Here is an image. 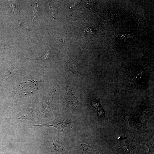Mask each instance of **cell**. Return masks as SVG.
<instances>
[{
    "label": "cell",
    "mask_w": 154,
    "mask_h": 154,
    "mask_svg": "<svg viewBox=\"0 0 154 154\" xmlns=\"http://www.w3.org/2000/svg\"><path fill=\"white\" fill-rule=\"evenodd\" d=\"M75 123L74 122L70 121L67 119L64 118H58L48 123L40 125H32V126H45L47 128L50 126L53 127L60 131H64V129L68 124Z\"/></svg>",
    "instance_id": "obj_1"
},
{
    "label": "cell",
    "mask_w": 154,
    "mask_h": 154,
    "mask_svg": "<svg viewBox=\"0 0 154 154\" xmlns=\"http://www.w3.org/2000/svg\"><path fill=\"white\" fill-rule=\"evenodd\" d=\"M94 145L85 141L79 143L72 149L70 154H91Z\"/></svg>",
    "instance_id": "obj_2"
},
{
    "label": "cell",
    "mask_w": 154,
    "mask_h": 154,
    "mask_svg": "<svg viewBox=\"0 0 154 154\" xmlns=\"http://www.w3.org/2000/svg\"><path fill=\"white\" fill-rule=\"evenodd\" d=\"M66 90L63 100L66 102L68 106L77 108L79 107V102L74 95L68 84L66 81Z\"/></svg>",
    "instance_id": "obj_3"
},
{
    "label": "cell",
    "mask_w": 154,
    "mask_h": 154,
    "mask_svg": "<svg viewBox=\"0 0 154 154\" xmlns=\"http://www.w3.org/2000/svg\"><path fill=\"white\" fill-rule=\"evenodd\" d=\"M66 70L72 73L80 75V66L77 62L73 58L66 62Z\"/></svg>",
    "instance_id": "obj_4"
},
{
    "label": "cell",
    "mask_w": 154,
    "mask_h": 154,
    "mask_svg": "<svg viewBox=\"0 0 154 154\" xmlns=\"http://www.w3.org/2000/svg\"><path fill=\"white\" fill-rule=\"evenodd\" d=\"M56 91V88H55L50 93L45 99L43 104L44 108L48 110L52 106L54 101V96Z\"/></svg>",
    "instance_id": "obj_5"
},
{
    "label": "cell",
    "mask_w": 154,
    "mask_h": 154,
    "mask_svg": "<svg viewBox=\"0 0 154 154\" xmlns=\"http://www.w3.org/2000/svg\"><path fill=\"white\" fill-rule=\"evenodd\" d=\"M98 121L99 123L101 124L103 119L106 120L108 121V118H107L105 115V112L103 109H99L98 110L97 112Z\"/></svg>",
    "instance_id": "obj_6"
},
{
    "label": "cell",
    "mask_w": 154,
    "mask_h": 154,
    "mask_svg": "<svg viewBox=\"0 0 154 154\" xmlns=\"http://www.w3.org/2000/svg\"><path fill=\"white\" fill-rule=\"evenodd\" d=\"M134 139L138 141L140 143L143 145L147 146L149 149V152L148 154H152L153 153L154 151V138L151 141L144 143L141 142L135 138H134Z\"/></svg>",
    "instance_id": "obj_7"
},
{
    "label": "cell",
    "mask_w": 154,
    "mask_h": 154,
    "mask_svg": "<svg viewBox=\"0 0 154 154\" xmlns=\"http://www.w3.org/2000/svg\"><path fill=\"white\" fill-rule=\"evenodd\" d=\"M91 104L92 106L96 109L100 108L101 105L100 102L95 99H92L91 100Z\"/></svg>",
    "instance_id": "obj_8"
},
{
    "label": "cell",
    "mask_w": 154,
    "mask_h": 154,
    "mask_svg": "<svg viewBox=\"0 0 154 154\" xmlns=\"http://www.w3.org/2000/svg\"><path fill=\"white\" fill-rule=\"evenodd\" d=\"M50 55V51L49 50H47L46 53L44 55L39 58L37 59H32L29 58H27L30 59L32 60H47L49 57Z\"/></svg>",
    "instance_id": "obj_9"
},
{
    "label": "cell",
    "mask_w": 154,
    "mask_h": 154,
    "mask_svg": "<svg viewBox=\"0 0 154 154\" xmlns=\"http://www.w3.org/2000/svg\"><path fill=\"white\" fill-rule=\"evenodd\" d=\"M84 32H88L91 34H96V30L92 27L86 26L84 28Z\"/></svg>",
    "instance_id": "obj_10"
},
{
    "label": "cell",
    "mask_w": 154,
    "mask_h": 154,
    "mask_svg": "<svg viewBox=\"0 0 154 154\" xmlns=\"http://www.w3.org/2000/svg\"><path fill=\"white\" fill-rule=\"evenodd\" d=\"M93 154H105L103 152L100 145L97 146L94 149Z\"/></svg>",
    "instance_id": "obj_11"
},
{
    "label": "cell",
    "mask_w": 154,
    "mask_h": 154,
    "mask_svg": "<svg viewBox=\"0 0 154 154\" xmlns=\"http://www.w3.org/2000/svg\"><path fill=\"white\" fill-rule=\"evenodd\" d=\"M9 1L11 9L14 13H15L17 9V5L15 3V1Z\"/></svg>",
    "instance_id": "obj_12"
},
{
    "label": "cell",
    "mask_w": 154,
    "mask_h": 154,
    "mask_svg": "<svg viewBox=\"0 0 154 154\" xmlns=\"http://www.w3.org/2000/svg\"><path fill=\"white\" fill-rule=\"evenodd\" d=\"M38 4L37 3H36L34 9L33 11V20L34 18L37 15V14L38 11Z\"/></svg>",
    "instance_id": "obj_13"
}]
</instances>
